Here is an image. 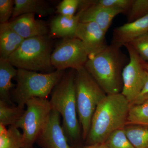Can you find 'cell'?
Returning <instances> with one entry per match:
<instances>
[{"label": "cell", "instance_id": "cell-21", "mask_svg": "<svg viewBox=\"0 0 148 148\" xmlns=\"http://www.w3.org/2000/svg\"><path fill=\"white\" fill-rule=\"evenodd\" d=\"M127 124L148 126V101L130 104L127 115Z\"/></svg>", "mask_w": 148, "mask_h": 148}, {"label": "cell", "instance_id": "cell-16", "mask_svg": "<svg viewBox=\"0 0 148 148\" xmlns=\"http://www.w3.org/2000/svg\"><path fill=\"white\" fill-rule=\"evenodd\" d=\"M24 40L10 28L8 22L0 24V58L8 60Z\"/></svg>", "mask_w": 148, "mask_h": 148}, {"label": "cell", "instance_id": "cell-26", "mask_svg": "<svg viewBox=\"0 0 148 148\" xmlns=\"http://www.w3.org/2000/svg\"><path fill=\"white\" fill-rule=\"evenodd\" d=\"M134 0H98L95 2L98 5L114 9L123 11L124 13L127 12Z\"/></svg>", "mask_w": 148, "mask_h": 148}, {"label": "cell", "instance_id": "cell-14", "mask_svg": "<svg viewBox=\"0 0 148 148\" xmlns=\"http://www.w3.org/2000/svg\"><path fill=\"white\" fill-rule=\"evenodd\" d=\"M148 33V14L114 30L111 44L121 47Z\"/></svg>", "mask_w": 148, "mask_h": 148}, {"label": "cell", "instance_id": "cell-7", "mask_svg": "<svg viewBox=\"0 0 148 148\" xmlns=\"http://www.w3.org/2000/svg\"><path fill=\"white\" fill-rule=\"evenodd\" d=\"M26 106L24 114L14 125L22 130V148H33L47 124L52 109L48 99L38 98L29 100Z\"/></svg>", "mask_w": 148, "mask_h": 148}, {"label": "cell", "instance_id": "cell-22", "mask_svg": "<svg viewBox=\"0 0 148 148\" xmlns=\"http://www.w3.org/2000/svg\"><path fill=\"white\" fill-rule=\"evenodd\" d=\"M23 137L15 125L9 126L5 134L0 135V148H22Z\"/></svg>", "mask_w": 148, "mask_h": 148}, {"label": "cell", "instance_id": "cell-24", "mask_svg": "<svg viewBox=\"0 0 148 148\" xmlns=\"http://www.w3.org/2000/svg\"><path fill=\"white\" fill-rule=\"evenodd\" d=\"M127 23L142 18L148 14V0H134L127 11Z\"/></svg>", "mask_w": 148, "mask_h": 148}, {"label": "cell", "instance_id": "cell-25", "mask_svg": "<svg viewBox=\"0 0 148 148\" xmlns=\"http://www.w3.org/2000/svg\"><path fill=\"white\" fill-rule=\"evenodd\" d=\"M83 0H64L57 6L56 12L58 15L73 16L82 5Z\"/></svg>", "mask_w": 148, "mask_h": 148}, {"label": "cell", "instance_id": "cell-8", "mask_svg": "<svg viewBox=\"0 0 148 148\" xmlns=\"http://www.w3.org/2000/svg\"><path fill=\"white\" fill-rule=\"evenodd\" d=\"M124 46L128 51L129 61L122 73L123 88L121 93L131 104L139 97L143 90L148 63L143 60L130 44Z\"/></svg>", "mask_w": 148, "mask_h": 148}, {"label": "cell", "instance_id": "cell-5", "mask_svg": "<svg viewBox=\"0 0 148 148\" xmlns=\"http://www.w3.org/2000/svg\"><path fill=\"white\" fill-rule=\"evenodd\" d=\"M49 35L24 40L8 60L17 69L48 73L55 71L51 63L53 44Z\"/></svg>", "mask_w": 148, "mask_h": 148}, {"label": "cell", "instance_id": "cell-13", "mask_svg": "<svg viewBox=\"0 0 148 148\" xmlns=\"http://www.w3.org/2000/svg\"><path fill=\"white\" fill-rule=\"evenodd\" d=\"M80 22H93L107 33L113 20L117 15L124 13L120 10L107 8L98 5L95 1H92L88 6L82 9Z\"/></svg>", "mask_w": 148, "mask_h": 148}, {"label": "cell", "instance_id": "cell-23", "mask_svg": "<svg viewBox=\"0 0 148 148\" xmlns=\"http://www.w3.org/2000/svg\"><path fill=\"white\" fill-rule=\"evenodd\" d=\"M124 128L117 130L109 135L104 143L108 148H135L127 138Z\"/></svg>", "mask_w": 148, "mask_h": 148}, {"label": "cell", "instance_id": "cell-6", "mask_svg": "<svg viewBox=\"0 0 148 148\" xmlns=\"http://www.w3.org/2000/svg\"><path fill=\"white\" fill-rule=\"evenodd\" d=\"M75 87L78 117L84 140L88 135L95 110L107 94L84 66L75 70Z\"/></svg>", "mask_w": 148, "mask_h": 148}, {"label": "cell", "instance_id": "cell-19", "mask_svg": "<svg viewBox=\"0 0 148 148\" xmlns=\"http://www.w3.org/2000/svg\"><path fill=\"white\" fill-rule=\"evenodd\" d=\"M126 135L135 148H148V126L128 125L124 127Z\"/></svg>", "mask_w": 148, "mask_h": 148}, {"label": "cell", "instance_id": "cell-28", "mask_svg": "<svg viewBox=\"0 0 148 148\" xmlns=\"http://www.w3.org/2000/svg\"><path fill=\"white\" fill-rule=\"evenodd\" d=\"M14 1L0 0V23L5 24L9 22L13 15Z\"/></svg>", "mask_w": 148, "mask_h": 148}, {"label": "cell", "instance_id": "cell-20", "mask_svg": "<svg viewBox=\"0 0 148 148\" xmlns=\"http://www.w3.org/2000/svg\"><path fill=\"white\" fill-rule=\"evenodd\" d=\"M25 110L17 106H11L0 101V124L14 125L24 114Z\"/></svg>", "mask_w": 148, "mask_h": 148}, {"label": "cell", "instance_id": "cell-27", "mask_svg": "<svg viewBox=\"0 0 148 148\" xmlns=\"http://www.w3.org/2000/svg\"><path fill=\"white\" fill-rule=\"evenodd\" d=\"M143 60L148 62V33L130 43Z\"/></svg>", "mask_w": 148, "mask_h": 148}, {"label": "cell", "instance_id": "cell-31", "mask_svg": "<svg viewBox=\"0 0 148 148\" xmlns=\"http://www.w3.org/2000/svg\"><path fill=\"white\" fill-rule=\"evenodd\" d=\"M148 101V93L137 98L133 103L131 104H137V103H142L143 101Z\"/></svg>", "mask_w": 148, "mask_h": 148}, {"label": "cell", "instance_id": "cell-29", "mask_svg": "<svg viewBox=\"0 0 148 148\" xmlns=\"http://www.w3.org/2000/svg\"><path fill=\"white\" fill-rule=\"evenodd\" d=\"M148 65L147 67V77H146V79L145 82V85H144V87H143V90L141 92V94L139 97L141 96H143V95H145V94H148Z\"/></svg>", "mask_w": 148, "mask_h": 148}, {"label": "cell", "instance_id": "cell-3", "mask_svg": "<svg viewBox=\"0 0 148 148\" xmlns=\"http://www.w3.org/2000/svg\"><path fill=\"white\" fill-rule=\"evenodd\" d=\"M75 70L65 73L51 92L50 103L52 110L63 119V128L68 140L75 142L79 139L80 125L78 119L75 87Z\"/></svg>", "mask_w": 148, "mask_h": 148}, {"label": "cell", "instance_id": "cell-18", "mask_svg": "<svg viewBox=\"0 0 148 148\" xmlns=\"http://www.w3.org/2000/svg\"><path fill=\"white\" fill-rule=\"evenodd\" d=\"M17 69L8 60L0 58V101L11 106H15L12 101L11 93L13 84L12 79L15 77Z\"/></svg>", "mask_w": 148, "mask_h": 148}, {"label": "cell", "instance_id": "cell-9", "mask_svg": "<svg viewBox=\"0 0 148 148\" xmlns=\"http://www.w3.org/2000/svg\"><path fill=\"white\" fill-rule=\"evenodd\" d=\"M89 55L80 40L76 37L63 39L51 55V63L56 70H77L84 66Z\"/></svg>", "mask_w": 148, "mask_h": 148}, {"label": "cell", "instance_id": "cell-1", "mask_svg": "<svg viewBox=\"0 0 148 148\" xmlns=\"http://www.w3.org/2000/svg\"><path fill=\"white\" fill-rule=\"evenodd\" d=\"M130 103L121 93L107 95L99 103L86 140L89 145L103 143L114 131L127 125Z\"/></svg>", "mask_w": 148, "mask_h": 148}, {"label": "cell", "instance_id": "cell-32", "mask_svg": "<svg viewBox=\"0 0 148 148\" xmlns=\"http://www.w3.org/2000/svg\"><path fill=\"white\" fill-rule=\"evenodd\" d=\"M8 132L6 126L0 124V135L5 134Z\"/></svg>", "mask_w": 148, "mask_h": 148}, {"label": "cell", "instance_id": "cell-10", "mask_svg": "<svg viewBox=\"0 0 148 148\" xmlns=\"http://www.w3.org/2000/svg\"><path fill=\"white\" fill-rule=\"evenodd\" d=\"M106 34L95 22H79L75 37L81 40L88 55L92 56L108 46L106 42Z\"/></svg>", "mask_w": 148, "mask_h": 148}, {"label": "cell", "instance_id": "cell-17", "mask_svg": "<svg viewBox=\"0 0 148 148\" xmlns=\"http://www.w3.org/2000/svg\"><path fill=\"white\" fill-rule=\"evenodd\" d=\"M55 12L56 10L43 0H14V9L11 19L26 14H34L45 16Z\"/></svg>", "mask_w": 148, "mask_h": 148}, {"label": "cell", "instance_id": "cell-12", "mask_svg": "<svg viewBox=\"0 0 148 148\" xmlns=\"http://www.w3.org/2000/svg\"><path fill=\"white\" fill-rule=\"evenodd\" d=\"M8 25L24 39L48 35L49 30L44 21L36 19L34 14H26L9 21Z\"/></svg>", "mask_w": 148, "mask_h": 148}, {"label": "cell", "instance_id": "cell-15", "mask_svg": "<svg viewBox=\"0 0 148 148\" xmlns=\"http://www.w3.org/2000/svg\"><path fill=\"white\" fill-rule=\"evenodd\" d=\"M82 12V9H80L73 16L58 15L55 16L49 24V36L63 39L75 37Z\"/></svg>", "mask_w": 148, "mask_h": 148}, {"label": "cell", "instance_id": "cell-4", "mask_svg": "<svg viewBox=\"0 0 148 148\" xmlns=\"http://www.w3.org/2000/svg\"><path fill=\"white\" fill-rule=\"evenodd\" d=\"M65 73V71L60 70L42 73L17 69L16 87L11 93L12 101L24 109L26 103L32 98L47 99Z\"/></svg>", "mask_w": 148, "mask_h": 148}, {"label": "cell", "instance_id": "cell-11", "mask_svg": "<svg viewBox=\"0 0 148 148\" xmlns=\"http://www.w3.org/2000/svg\"><path fill=\"white\" fill-rule=\"evenodd\" d=\"M60 114L52 110L47 124L37 140L42 148H71L63 127L60 124Z\"/></svg>", "mask_w": 148, "mask_h": 148}, {"label": "cell", "instance_id": "cell-30", "mask_svg": "<svg viewBox=\"0 0 148 148\" xmlns=\"http://www.w3.org/2000/svg\"><path fill=\"white\" fill-rule=\"evenodd\" d=\"M80 148H108L106 145L105 143H99V144H95V145H90Z\"/></svg>", "mask_w": 148, "mask_h": 148}, {"label": "cell", "instance_id": "cell-2", "mask_svg": "<svg viewBox=\"0 0 148 148\" xmlns=\"http://www.w3.org/2000/svg\"><path fill=\"white\" fill-rule=\"evenodd\" d=\"M121 47L111 44L89 58L84 67L107 95L121 93L122 73L129 61Z\"/></svg>", "mask_w": 148, "mask_h": 148}]
</instances>
